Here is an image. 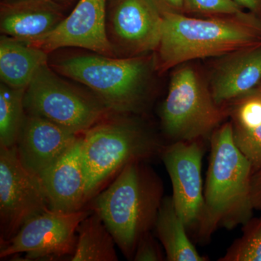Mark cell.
Wrapping results in <instances>:
<instances>
[{
    "instance_id": "cell-19",
    "label": "cell",
    "mask_w": 261,
    "mask_h": 261,
    "mask_svg": "<svg viewBox=\"0 0 261 261\" xmlns=\"http://www.w3.org/2000/svg\"><path fill=\"white\" fill-rule=\"evenodd\" d=\"M78 240L72 261L118 260L112 234L96 213L81 222Z\"/></svg>"
},
{
    "instance_id": "cell-29",
    "label": "cell",
    "mask_w": 261,
    "mask_h": 261,
    "mask_svg": "<svg viewBox=\"0 0 261 261\" xmlns=\"http://www.w3.org/2000/svg\"><path fill=\"white\" fill-rule=\"evenodd\" d=\"M249 96H250V97L257 98V99H260L261 101V87H259L258 89H257L256 90L254 91V92H252L251 94L247 95V97H249Z\"/></svg>"
},
{
    "instance_id": "cell-21",
    "label": "cell",
    "mask_w": 261,
    "mask_h": 261,
    "mask_svg": "<svg viewBox=\"0 0 261 261\" xmlns=\"http://www.w3.org/2000/svg\"><path fill=\"white\" fill-rule=\"evenodd\" d=\"M184 13L208 17L231 18L261 27V18L247 13L233 0H183Z\"/></svg>"
},
{
    "instance_id": "cell-23",
    "label": "cell",
    "mask_w": 261,
    "mask_h": 261,
    "mask_svg": "<svg viewBox=\"0 0 261 261\" xmlns=\"http://www.w3.org/2000/svg\"><path fill=\"white\" fill-rule=\"evenodd\" d=\"M232 125L235 144L251 163L254 173L261 168V124L253 128Z\"/></svg>"
},
{
    "instance_id": "cell-24",
    "label": "cell",
    "mask_w": 261,
    "mask_h": 261,
    "mask_svg": "<svg viewBox=\"0 0 261 261\" xmlns=\"http://www.w3.org/2000/svg\"><path fill=\"white\" fill-rule=\"evenodd\" d=\"M233 124L253 128L261 124V101L253 97H244L235 102Z\"/></svg>"
},
{
    "instance_id": "cell-18",
    "label": "cell",
    "mask_w": 261,
    "mask_h": 261,
    "mask_svg": "<svg viewBox=\"0 0 261 261\" xmlns=\"http://www.w3.org/2000/svg\"><path fill=\"white\" fill-rule=\"evenodd\" d=\"M154 229L167 261H207L190 240L185 225L175 208L172 197L163 198Z\"/></svg>"
},
{
    "instance_id": "cell-28",
    "label": "cell",
    "mask_w": 261,
    "mask_h": 261,
    "mask_svg": "<svg viewBox=\"0 0 261 261\" xmlns=\"http://www.w3.org/2000/svg\"><path fill=\"white\" fill-rule=\"evenodd\" d=\"M244 10H248L252 14L260 17L261 15V0H233Z\"/></svg>"
},
{
    "instance_id": "cell-12",
    "label": "cell",
    "mask_w": 261,
    "mask_h": 261,
    "mask_svg": "<svg viewBox=\"0 0 261 261\" xmlns=\"http://www.w3.org/2000/svg\"><path fill=\"white\" fill-rule=\"evenodd\" d=\"M108 1L80 0L56 29L43 37L24 42L48 54L60 48L79 47L102 56L116 57L108 37Z\"/></svg>"
},
{
    "instance_id": "cell-6",
    "label": "cell",
    "mask_w": 261,
    "mask_h": 261,
    "mask_svg": "<svg viewBox=\"0 0 261 261\" xmlns=\"http://www.w3.org/2000/svg\"><path fill=\"white\" fill-rule=\"evenodd\" d=\"M226 114L195 68L181 65L173 72L161 111L163 132L168 138L173 142L210 140Z\"/></svg>"
},
{
    "instance_id": "cell-1",
    "label": "cell",
    "mask_w": 261,
    "mask_h": 261,
    "mask_svg": "<svg viewBox=\"0 0 261 261\" xmlns=\"http://www.w3.org/2000/svg\"><path fill=\"white\" fill-rule=\"evenodd\" d=\"M211 153L205 187L203 219L196 238L210 240L219 228L233 229L252 217L251 163L233 140L232 122L222 123L210 138Z\"/></svg>"
},
{
    "instance_id": "cell-20",
    "label": "cell",
    "mask_w": 261,
    "mask_h": 261,
    "mask_svg": "<svg viewBox=\"0 0 261 261\" xmlns=\"http://www.w3.org/2000/svg\"><path fill=\"white\" fill-rule=\"evenodd\" d=\"M25 89L0 85V147L16 145L24 118V94Z\"/></svg>"
},
{
    "instance_id": "cell-14",
    "label": "cell",
    "mask_w": 261,
    "mask_h": 261,
    "mask_svg": "<svg viewBox=\"0 0 261 261\" xmlns=\"http://www.w3.org/2000/svg\"><path fill=\"white\" fill-rule=\"evenodd\" d=\"M81 135L28 113L15 145L19 159L29 172L38 176L70 149Z\"/></svg>"
},
{
    "instance_id": "cell-7",
    "label": "cell",
    "mask_w": 261,
    "mask_h": 261,
    "mask_svg": "<svg viewBox=\"0 0 261 261\" xmlns=\"http://www.w3.org/2000/svg\"><path fill=\"white\" fill-rule=\"evenodd\" d=\"M24 108L76 134L83 133L102 120L109 109L92 97L66 84L43 65L24 94Z\"/></svg>"
},
{
    "instance_id": "cell-13",
    "label": "cell",
    "mask_w": 261,
    "mask_h": 261,
    "mask_svg": "<svg viewBox=\"0 0 261 261\" xmlns=\"http://www.w3.org/2000/svg\"><path fill=\"white\" fill-rule=\"evenodd\" d=\"M37 177L49 208L67 213L82 210L88 200L82 135L70 149Z\"/></svg>"
},
{
    "instance_id": "cell-22",
    "label": "cell",
    "mask_w": 261,
    "mask_h": 261,
    "mask_svg": "<svg viewBox=\"0 0 261 261\" xmlns=\"http://www.w3.org/2000/svg\"><path fill=\"white\" fill-rule=\"evenodd\" d=\"M219 261H261V217L243 225L241 237L235 240Z\"/></svg>"
},
{
    "instance_id": "cell-30",
    "label": "cell",
    "mask_w": 261,
    "mask_h": 261,
    "mask_svg": "<svg viewBox=\"0 0 261 261\" xmlns=\"http://www.w3.org/2000/svg\"><path fill=\"white\" fill-rule=\"evenodd\" d=\"M56 1L58 2V3H59V1H61V0H56Z\"/></svg>"
},
{
    "instance_id": "cell-3",
    "label": "cell",
    "mask_w": 261,
    "mask_h": 261,
    "mask_svg": "<svg viewBox=\"0 0 261 261\" xmlns=\"http://www.w3.org/2000/svg\"><path fill=\"white\" fill-rule=\"evenodd\" d=\"M154 68L163 73L187 62L224 57L261 44V27L236 18H197L185 13L162 16Z\"/></svg>"
},
{
    "instance_id": "cell-31",
    "label": "cell",
    "mask_w": 261,
    "mask_h": 261,
    "mask_svg": "<svg viewBox=\"0 0 261 261\" xmlns=\"http://www.w3.org/2000/svg\"><path fill=\"white\" fill-rule=\"evenodd\" d=\"M260 87H261V85H260Z\"/></svg>"
},
{
    "instance_id": "cell-11",
    "label": "cell",
    "mask_w": 261,
    "mask_h": 261,
    "mask_svg": "<svg viewBox=\"0 0 261 261\" xmlns=\"http://www.w3.org/2000/svg\"><path fill=\"white\" fill-rule=\"evenodd\" d=\"M107 33L116 56H146L159 47L162 15L147 0H109Z\"/></svg>"
},
{
    "instance_id": "cell-26",
    "label": "cell",
    "mask_w": 261,
    "mask_h": 261,
    "mask_svg": "<svg viewBox=\"0 0 261 261\" xmlns=\"http://www.w3.org/2000/svg\"><path fill=\"white\" fill-rule=\"evenodd\" d=\"M161 15L184 13L183 0H147Z\"/></svg>"
},
{
    "instance_id": "cell-10",
    "label": "cell",
    "mask_w": 261,
    "mask_h": 261,
    "mask_svg": "<svg viewBox=\"0 0 261 261\" xmlns=\"http://www.w3.org/2000/svg\"><path fill=\"white\" fill-rule=\"evenodd\" d=\"M202 140L176 141L165 146L161 156L171 185L175 208L188 233L197 235L205 211L202 187Z\"/></svg>"
},
{
    "instance_id": "cell-17",
    "label": "cell",
    "mask_w": 261,
    "mask_h": 261,
    "mask_svg": "<svg viewBox=\"0 0 261 261\" xmlns=\"http://www.w3.org/2000/svg\"><path fill=\"white\" fill-rule=\"evenodd\" d=\"M47 60L48 53L39 48L8 36L0 39V77L8 87L27 89Z\"/></svg>"
},
{
    "instance_id": "cell-27",
    "label": "cell",
    "mask_w": 261,
    "mask_h": 261,
    "mask_svg": "<svg viewBox=\"0 0 261 261\" xmlns=\"http://www.w3.org/2000/svg\"><path fill=\"white\" fill-rule=\"evenodd\" d=\"M251 196L254 209L261 210V168L252 173Z\"/></svg>"
},
{
    "instance_id": "cell-2",
    "label": "cell",
    "mask_w": 261,
    "mask_h": 261,
    "mask_svg": "<svg viewBox=\"0 0 261 261\" xmlns=\"http://www.w3.org/2000/svg\"><path fill=\"white\" fill-rule=\"evenodd\" d=\"M163 193L159 175L145 161H135L122 168L114 181L94 197L92 210L126 258L133 260L140 239L154 229Z\"/></svg>"
},
{
    "instance_id": "cell-5",
    "label": "cell",
    "mask_w": 261,
    "mask_h": 261,
    "mask_svg": "<svg viewBox=\"0 0 261 261\" xmlns=\"http://www.w3.org/2000/svg\"><path fill=\"white\" fill-rule=\"evenodd\" d=\"M88 200L128 163L161 154L165 146L140 122L127 118L102 120L82 134Z\"/></svg>"
},
{
    "instance_id": "cell-9",
    "label": "cell",
    "mask_w": 261,
    "mask_h": 261,
    "mask_svg": "<svg viewBox=\"0 0 261 261\" xmlns=\"http://www.w3.org/2000/svg\"><path fill=\"white\" fill-rule=\"evenodd\" d=\"M49 208L39 178L20 162L16 145L0 147V217L4 238L10 240L28 220Z\"/></svg>"
},
{
    "instance_id": "cell-15",
    "label": "cell",
    "mask_w": 261,
    "mask_h": 261,
    "mask_svg": "<svg viewBox=\"0 0 261 261\" xmlns=\"http://www.w3.org/2000/svg\"><path fill=\"white\" fill-rule=\"evenodd\" d=\"M224 57L211 86L215 102L220 106L247 97L261 85V44Z\"/></svg>"
},
{
    "instance_id": "cell-25",
    "label": "cell",
    "mask_w": 261,
    "mask_h": 261,
    "mask_svg": "<svg viewBox=\"0 0 261 261\" xmlns=\"http://www.w3.org/2000/svg\"><path fill=\"white\" fill-rule=\"evenodd\" d=\"M166 260V254L163 253L159 243L154 240L151 231L145 233L139 241L133 260L162 261Z\"/></svg>"
},
{
    "instance_id": "cell-8",
    "label": "cell",
    "mask_w": 261,
    "mask_h": 261,
    "mask_svg": "<svg viewBox=\"0 0 261 261\" xmlns=\"http://www.w3.org/2000/svg\"><path fill=\"white\" fill-rule=\"evenodd\" d=\"M92 212L67 213L47 209L28 220L14 236L5 242L0 257L27 253L31 260L70 255L76 246L75 231Z\"/></svg>"
},
{
    "instance_id": "cell-4",
    "label": "cell",
    "mask_w": 261,
    "mask_h": 261,
    "mask_svg": "<svg viewBox=\"0 0 261 261\" xmlns=\"http://www.w3.org/2000/svg\"><path fill=\"white\" fill-rule=\"evenodd\" d=\"M51 67L89 87L111 112L126 114L142 108L154 60L146 56H80L59 60Z\"/></svg>"
},
{
    "instance_id": "cell-16",
    "label": "cell",
    "mask_w": 261,
    "mask_h": 261,
    "mask_svg": "<svg viewBox=\"0 0 261 261\" xmlns=\"http://www.w3.org/2000/svg\"><path fill=\"white\" fill-rule=\"evenodd\" d=\"M64 18L56 0H3L0 30L3 35L27 42L46 35Z\"/></svg>"
}]
</instances>
